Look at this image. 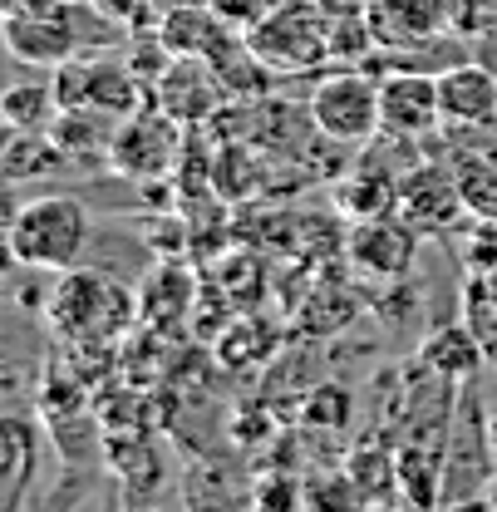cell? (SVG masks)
Wrapping results in <instances>:
<instances>
[{
	"instance_id": "cell-10",
	"label": "cell",
	"mask_w": 497,
	"mask_h": 512,
	"mask_svg": "<svg viewBox=\"0 0 497 512\" xmlns=\"http://www.w3.org/2000/svg\"><path fill=\"white\" fill-rule=\"evenodd\" d=\"M443 128V104H438V74H414L394 69L379 79V133L394 138H429Z\"/></svg>"
},
{
	"instance_id": "cell-14",
	"label": "cell",
	"mask_w": 497,
	"mask_h": 512,
	"mask_svg": "<svg viewBox=\"0 0 497 512\" xmlns=\"http://www.w3.org/2000/svg\"><path fill=\"white\" fill-rule=\"evenodd\" d=\"M40 473V429L25 414L0 419V512H20Z\"/></svg>"
},
{
	"instance_id": "cell-6",
	"label": "cell",
	"mask_w": 497,
	"mask_h": 512,
	"mask_svg": "<svg viewBox=\"0 0 497 512\" xmlns=\"http://www.w3.org/2000/svg\"><path fill=\"white\" fill-rule=\"evenodd\" d=\"M5 50L20 64L35 69H60L79 55V20L69 0H45V5H15L5 10Z\"/></svg>"
},
{
	"instance_id": "cell-3",
	"label": "cell",
	"mask_w": 497,
	"mask_h": 512,
	"mask_svg": "<svg viewBox=\"0 0 497 512\" xmlns=\"http://www.w3.org/2000/svg\"><path fill=\"white\" fill-rule=\"evenodd\" d=\"M497 483V453L488 434V414L473 394H458L448 439H443V498L438 503H488Z\"/></svg>"
},
{
	"instance_id": "cell-9",
	"label": "cell",
	"mask_w": 497,
	"mask_h": 512,
	"mask_svg": "<svg viewBox=\"0 0 497 512\" xmlns=\"http://www.w3.org/2000/svg\"><path fill=\"white\" fill-rule=\"evenodd\" d=\"M350 266L370 281H399L409 276L414 252H419V232L399 217V212H379V217H355L350 227Z\"/></svg>"
},
{
	"instance_id": "cell-21",
	"label": "cell",
	"mask_w": 497,
	"mask_h": 512,
	"mask_svg": "<svg viewBox=\"0 0 497 512\" xmlns=\"http://www.w3.org/2000/svg\"><path fill=\"white\" fill-rule=\"evenodd\" d=\"M247 503H256V508H306V488L296 483V473H261L251 483Z\"/></svg>"
},
{
	"instance_id": "cell-12",
	"label": "cell",
	"mask_w": 497,
	"mask_h": 512,
	"mask_svg": "<svg viewBox=\"0 0 497 512\" xmlns=\"http://www.w3.org/2000/svg\"><path fill=\"white\" fill-rule=\"evenodd\" d=\"M222 74L217 64L192 60V55H168L163 60V79L153 84V104L163 114H173L178 124H202L212 119V109L222 104Z\"/></svg>"
},
{
	"instance_id": "cell-13",
	"label": "cell",
	"mask_w": 497,
	"mask_h": 512,
	"mask_svg": "<svg viewBox=\"0 0 497 512\" xmlns=\"http://www.w3.org/2000/svg\"><path fill=\"white\" fill-rule=\"evenodd\" d=\"M443 128H493L497 124V74L483 64H453L438 74Z\"/></svg>"
},
{
	"instance_id": "cell-16",
	"label": "cell",
	"mask_w": 497,
	"mask_h": 512,
	"mask_svg": "<svg viewBox=\"0 0 497 512\" xmlns=\"http://www.w3.org/2000/svg\"><path fill=\"white\" fill-rule=\"evenodd\" d=\"M64 143L55 138V128H10L5 138V153H0V168H5V183H30V178H50L64 168Z\"/></svg>"
},
{
	"instance_id": "cell-4",
	"label": "cell",
	"mask_w": 497,
	"mask_h": 512,
	"mask_svg": "<svg viewBox=\"0 0 497 512\" xmlns=\"http://www.w3.org/2000/svg\"><path fill=\"white\" fill-rule=\"evenodd\" d=\"M251 55L266 64V69H281V74H301L330 55V30L320 20V10L306 0H291V5H271L256 25L247 30Z\"/></svg>"
},
{
	"instance_id": "cell-2",
	"label": "cell",
	"mask_w": 497,
	"mask_h": 512,
	"mask_svg": "<svg viewBox=\"0 0 497 512\" xmlns=\"http://www.w3.org/2000/svg\"><path fill=\"white\" fill-rule=\"evenodd\" d=\"M89 212L79 197H35L5 227V252L25 271H69L89 247Z\"/></svg>"
},
{
	"instance_id": "cell-5",
	"label": "cell",
	"mask_w": 497,
	"mask_h": 512,
	"mask_svg": "<svg viewBox=\"0 0 497 512\" xmlns=\"http://www.w3.org/2000/svg\"><path fill=\"white\" fill-rule=\"evenodd\" d=\"M306 109H311L315 133H325L330 143L360 148L379 133V79H370L365 69H335L315 79Z\"/></svg>"
},
{
	"instance_id": "cell-20",
	"label": "cell",
	"mask_w": 497,
	"mask_h": 512,
	"mask_svg": "<svg viewBox=\"0 0 497 512\" xmlns=\"http://www.w3.org/2000/svg\"><path fill=\"white\" fill-rule=\"evenodd\" d=\"M64 114L55 84H10L0 99V119L5 128H55Z\"/></svg>"
},
{
	"instance_id": "cell-15",
	"label": "cell",
	"mask_w": 497,
	"mask_h": 512,
	"mask_svg": "<svg viewBox=\"0 0 497 512\" xmlns=\"http://www.w3.org/2000/svg\"><path fill=\"white\" fill-rule=\"evenodd\" d=\"M419 360H424L429 375H443V380H453V384H468L473 375H478V365L488 360V350H483L478 330L463 320V325H438L434 335L424 340Z\"/></svg>"
},
{
	"instance_id": "cell-11",
	"label": "cell",
	"mask_w": 497,
	"mask_h": 512,
	"mask_svg": "<svg viewBox=\"0 0 497 512\" xmlns=\"http://www.w3.org/2000/svg\"><path fill=\"white\" fill-rule=\"evenodd\" d=\"M158 45H163V55H192V60H207L217 69L247 50V40L237 45L232 20L217 5H173L158 25Z\"/></svg>"
},
{
	"instance_id": "cell-8",
	"label": "cell",
	"mask_w": 497,
	"mask_h": 512,
	"mask_svg": "<svg viewBox=\"0 0 497 512\" xmlns=\"http://www.w3.org/2000/svg\"><path fill=\"white\" fill-rule=\"evenodd\" d=\"M178 128L183 124H178L173 114H163L158 104L128 114V119H119V128H114L109 163H114L124 178H158V173H168L173 158H178Z\"/></svg>"
},
{
	"instance_id": "cell-23",
	"label": "cell",
	"mask_w": 497,
	"mask_h": 512,
	"mask_svg": "<svg viewBox=\"0 0 497 512\" xmlns=\"http://www.w3.org/2000/svg\"><path fill=\"white\" fill-rule=\"evenodd\" d=\"M488 503H493V508H497V483H493V488H488Z\"/></svg>"
},
{
	"instance_id": "cell-19",
	"label": "cell",
	"mask_w": 497,
	"mask_h": 512,
	"mask_svg": "<svg viewBox=\"0 0 497 512\" xmlns=\"http://www.w3.org/2000/svg\"><path fill=\"white\" fill-rule=\"evenodd\" d=\"M79 109H104L114 119H128L143 109V89L138 79L119 69V64H104V60H89V84H84V104Z\"/></svg>"
},
{
	"instance_id": "cell-18",
	"label": "cell",
	"mask_w": 497,
	"mask_h": 512,
	"mask_svg": "<svg viewBox=\"0 0 497 512\" xmlns=\"http://www.w3.org/2000/svg\"><path fill=\"white\" fill-rule=\"evenodd\" d=\"M448 168L458 173V188L468 197V212L478 222L497 227V148H478V153L473 148H458Z\"/></svg>"
},
{
	"instance_id": "cell-1",
	"label": "cell",
	"mask_w": 497,
	"mask_h": 512,
	"mask_svg": "<svg viewBox=\"0 0 497 512\" xmlns=\"http://www.w3.org/2000/svg\"><path fill=\"white\" fill-rule=\"evenodd\" d=\"M133 316H138V296L128 286H119L109 271H84V266L60 271V286L45 306L55 340L64 350H79V355L109 350Z\"/></svg>"
},
{
	"instance_id": "cell-22",
	"label": "cell",
	"mask_w": 497,
	"mask_h": 512,
	"mask_svg": "<svg viewBox=\"0 0 497 512\" xmlns=\"http://www.w3.org/2000/svg\"><path fill=\"white\" fill-rule=\"evenodd\" d=\"M488 434H493V453H497V414H488Z\"/></svg>"
},
{
	"instance_id": "cell-7",
	"label": "cell",
	"mask_w": 497,
	"mask_h": 512,
	"mask_svg": "<svg viewBox=\"0 0 497 512\" xmlns=\"http://www.w3.org/2000/svg\"><path fill=\"white\" fill-rule=\"evenodd\" d=\"M419 237H438V232H453L463 227L468 212V197L458 188V173L448 163H419L409 178H399V207H394Z\"/></svg>"
},
{
	"instance_id": "cell-17",
	"label": "cell",
	"mask_w": 497,
	"mask_h": 512,
	"mask_svg": "<svg viewBox=\"0 0 497 512\" xmlns=\"http://www.w3.org/2000/svg\"><path fill=\"white\" fill-rule=\"evenodd\" d=\"M345 473L360 493V503H399V448L389 444H355L345 458Z\"/></svg>"
}]
</instances>
